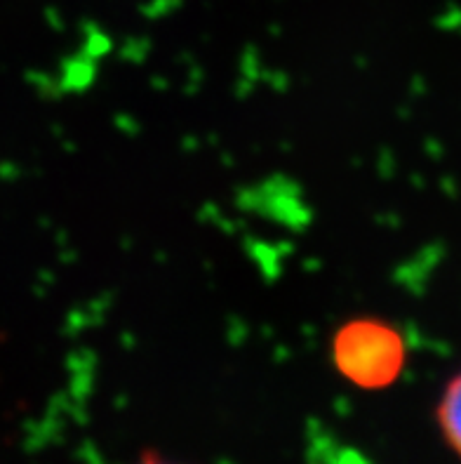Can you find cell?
<instances>
[{
	"label": "cell",
	"instance_id": "6da1fadb",
	"mask_svg": "<svg viewBox=\"0 0 461 464\" xmlns=\"http://www.w3.org/2000/svg\"><path fill=\"white\" fill-rule=\"evenodd\" d=\"M330 363L346 384L360 392H384L408 365L403 333L377 316L349 318L330 340Z\"/></svg>",
	"mask_w": 461,
	"mask_h": 464
},
{
	"label": "cell",
	"instance_id": "7a4b0ae2",
	"mask_svg": "<svg viewBox=\"0 0 461 464\" xmlns=\"http://www.w3.org/2000/svg\"><path fill=\"white\" fill-rule=\"evenodd\" d=\"M436 422H438L445 446L450 448L461 462V371L445 384L438 408H436Z\"/></svg>",
	"mask_w": 461,
	"mask_h": 464
},
{
	"label": "cell",
	"instance_id": "3957f363",
	"mask_svg": "<svg viewBox=\"0 0 461 464\" xmlns=\"http://www.w3.org/2000/svg\"><path fill=\"white\" fill-rule=\"evenodd\" d=\"M137 464H184V462H177V459H168L165 455L160 453H147V455H141L139 462Z\"/></svg>",
	"mask_w": 461,
	"mask_h": 464
}]
</instances>
